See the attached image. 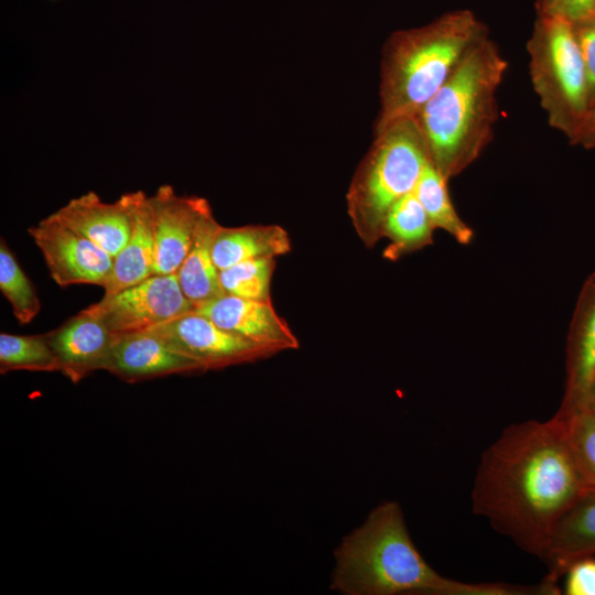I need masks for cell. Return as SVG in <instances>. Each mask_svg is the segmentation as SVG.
Segmentation results:
<instances>
[{"label":"cell","mask_w":595,"mask_h":595,"mask_svg":"<svg viewBox=\"0 0 595 595\" xmlns=\"http://www.w3.org/2000/svg\"><path fill=\"white\" fill-rule=\"evenodd\" d=\"M507 69V60L488 36L414 116L430 163L448 181L473 164L493 140L497 91Z\"/></svg>","instance_id":"3"},{"label":"cell","mask_w":595,"mask_h":595,"mask_svg":"<svg viewBox=\"0 0 595 595\" xmlns=\"http://www.w3.org/2000/svg\"><path fill=\"white\" fill-rule=\"evenodd\" d=\"M487 37L486 25L469 10L447 12L425 25L393 32L382 50L376 131L414 117Z\"/></svg>","instance_id":"4"},{"label":"cell","mask_w":595,"mask_h":595,"mask_svg":"<svg viewBox=\"0 0 595 595\" xmlns=\"http://www.w3.org/2000/svg\"><path fill=\"white\" fill-rule=\"evenodd\" d=\"M28 232L60 286L95 284L104 289L113 266V257L107 251L51 216Z\"/></svg>","instance_id":"9"},{"label":"cell","mask_w":595,"mask_h":595,"mask_svg":"<svg viewBox=\"0 0 595 595\" xmlns=\"http://www.w3.org/2000/svg\"><path fill=\"white\" fill-rule=\"evenodd\" d=\"M105 370L127 382L204 371L147 331L116 334Z\"/></svg>","instance_id":"14"},{"label":"cell","mask_w":595,"mask_h":595,"mask_svg":"<svg viewBox=\"0 0 595 595\" xmlns=\"http://www.w3.org/2000/svg\"><path fill=\"white\" fill-rule=\"evenodd\" d=\"M331 588L346 595H529L545 594L541 583H469L445 577L422 556L397 501L377 506L335 551Z\"/></svg>","instance_id":"2"},{"label":"cell","mask_w":595,"mask_h":595,"mask_svg":"<svg viewBox=\"0 0 595 595\" xmlns=\"http://www.w3.org/2000/svg\"><path fill=\"white\" fill-rule=\"evenodd\" d=\"M223 329L263 346L274 354L298 349L300 344L271 301H255L224 294L195 307Z\"/></svg>","instance_id":"11"},{"label":"cell","mask_w":595,"mask_h":595,"mask_svg":"<svg viewBox=\"0 0 595 595\" xmlns=\"http://www.w3.org/2000/svg\"><path fill=\"white\" fill-rule=\"evenodd\" d=\"M153 215L155 274L177 273L209 202L198 196H180L173 186L161 185L150 196Z\"/></svg>","instance_id":"10"},{"label":"cell","mask_w":595,"mask_h":595,"mask_svg":"<svg viewBox=\"0 0 595 595\" xmlns=\"http://www.w3.org/2000/svg\"><path fill=\"white\" fill-rule=\"evenodd\" d=\"M219 225L208 205L198 221L191 248L177 271L181 289L195 307L225 294L213 255L214 238Z\"/></svg>","instance_id":"18"},{"label":"cell","mask_w":595,"mask_h":595,"mask_svg":"<svg viewBox=\"0 0 595 595\" xmlns=\"http://www.w3.org/2000/svg\"><path fill=\"white\" fill-rule=\"evenodd\" d=\"M554 416L563 422L580 467L595 490V415L582 408L569 413L555 412Z\"/></svg>","instance_id":"25"},{"label":"cell","mask_w":595,"mask_h":595,"mask_svg":"<svg viewBox=\"0 0 595 595\" xmlns=\"http://www.w3.org/2000/svg\"><path fill=\"white\" fill-rule=\"evenodd\" d=\"M434 230L415 192H410L394 203L385 217L381 234L389 244L383 250V258L397 261L422 250L433 244Z\"/></svg>","instance_id":"20"},{"label":"cell","mask_w":595,"mask_h":595,"mask_svg":"<svg viewBox=\"0 0 595 595\" xmlns=\"http://www.w3.org/2000/svg\"><path fill=\"white\" fill-rule=\"evenodd\" d=\"M414 192L435 229L445 231L459 245L472 242L474 231L452 202L448 180L431 163L425 166Z\"/></svg>","instance_id":"21"},{"label":"cell","mask_w":595,"mask_h":595,"mask_svg":"<svg viewBox=\"0 0 595 595\" xmlns=\"http://www.w3.org/2000/svg\"><path fill=\"white\" fill-rule=\"evenodd\" d=\"M429 163L426 147L414 117L396 120L376 131V138L360 161L346 194L349 219L367 248L382 239L388 210L415 190Z\"/></svg>","instance_id":"5"},{"label":"cell","mask_w":595,"mask_h":595,"mask_svg":"<svg viewBox=\"0 0 595 595\" xmlns=\"http://www.w3.org/2000/svg\"><path fill=\"white\" fill-rule=\"evenodd\" d=\"M595 556V490L583 496L558 522L543 562L547 581L556 584L575 561Z\"/></svg>","instance_id":"17"},{"label":"cell","mask_w":595,"mask_h":595,"mask_svg":"<svg viewBox=\"0 0 595 595\" xmlns=\"http://www.w3.org/2000/svg\"><path fill=\"white\" fill-rule=\"evenodd\" d=\"M131 215L130 236L113 258L105 294H113L155 274L153 215L150 196L143 191L122 194Z\"/></svg>","instance_id":"16"},{"label":"cell","mask_w":595,"mask_h":595,"mask_svg":"<svg viewBox=\"0 0 595 595\" xmlns=\"http://www.w3.org/2000/svg\"><path fill=\"white\" fill-rule=\"evenodd\" d=\"M572 144L580 145L587 150H595V106L589 110Z\"/></svg>","instance_id":"29"},{"label":"cell","mask_w":595,"mask_h":595,"mask_svg":"<svg viewBox=\"0 0 595 595\" xmlns=\"http://www.w3.org/2000/svg\"><path fill=\"white\" fill-rule=\"evenodd\" d=\"M591 490L565 426L553 415L505 428L483 452L470 498L475 515L543 560L558 522Z\"/></svg>","instance_id":"1"},{"label":"cell","mask_w":595,"mask_h":595,"mask_svg":"<svg viewBox=\"0 0 595 595\" xmlns=\"http://www.w3.org/2000/svg\"><path fill=\"white\" fill-rule=\"evenodd\" d=\"M595 379V271L585 280L573 312L565 347V381L556 412L585 408Z\"/></svg>","instance_id":"12"},{"label":"cell","mask_w":595,"mask_h":595,"mask_svg":"<svg viewBox=\"0 0 595 595\" xmlns=\"http://www.w3.org/2000/svg\"><path fill=\"white\" fill-rule=\"evenodd\" d=\"M86 310L115 334L144 331L195 310L177 273L153 274L102 299Z\"/></svg>","instance_id":"7"},{"label":"cell","mask_w":595,"mask_h":595,"mask_svg":"<svg viewBox=\"0 0 595 595\" xmlns=\"http://www.w3.org/2000/svg\"><path fill=\"white\" fill-rule=\"evenodd\" d=\"M527 52L531 85L548 122L572 144L589 112L586 72L572 22L538 17Z\"/></svg>","instance_id":"6"},{"label":"cell","mask_w":595,"mask_h":595,"mask_svg":"<svg viewBox=\"0 0 595 595\" xmlns=\"http://www.w3.org/2000/svg\"><path fill=\"white\" fill-rule=\"evenodd\" d=\"M88 238L113 258L126 245L131 231V215L123 195L106 203L93 191L71 199L50 215Z\"/></svg>","instance_id":"15"},{"label":"cell","mask_w":595,"mask_h":595,"mask_svg":"<svg viewBox=\"0 0 595 595\" xmlns=\"http://www.w3.org/2000/svg\"><path fill=\"white\" fill-rule=\"evenodd\" d=\"M290 250V236L279 225H219L214 238L213 255L216 267L223 270L246 260L283 256Z\"/></svg>","instance_id":"19"},{"label":"cell","mask_w":595,"mask_h":595,"mask_svg":"<svg viewBox=\"0 0 595 595\" xmlns=\"http://www.w3.org/2000/svg\"><path fill=\"white\" fill-rule=\"evenodd\" d=\"M275 258H260L238 262L219 270L225 294L255 301H271V282Z\"/></svg>","instance_id":"24"},{"label":"cell","mask_w":595,"mask_h":595,"mask_svg":"<svg viewBox=\"0 0 595 595\" xmlns=\"http://www.w3.org/2000/svg\"><path fill=\"white\" fill-rule=\"evenodd\" d=\"M538 17H558L572 23L595 14V0H537Z\"/></svg>","instance_id":"27"},{"label":"cell","mask_w":595,"mask_h":595,"mask_svg":"<svg viewBox=\"0 0 595 595\" xmlns=\"http://www.w3.org/2000/svg\"><path fill=\"white\" fill-rule=\"evenodd\" d=\"M170 349L196 361L204 371L252 363L274 353L234 335L192 311L144 329Z\"/></svg>","instance_id":"8"},{"label":"cell","mask_w":595,"mask_h":595,"mask_svg":"<svg viewBox=\"0 0 595 595\" xmlns=\"http://www.w3.org/2000/svg\"><path fill=\"white\" fill-rule=\"evenodd\" d=\"M0 291L20 324L32 322L39 314L41 301L35 288L3 238L0 241Z\"/></svg>","instance_id":"23"},{"label":"cell","mask_w":595,"mask_h":595,"mask_svg":"<svg viewBox=\"0 0 595 595\" xmlns=\"http://www.w3.org/2000/svg\"><path fill=\"white\" fill-rule=\"evenodd\" d=\"M60 371L46 333L36 335L0 334V371Z\"/></svg>","instance_id":"22"},{"label":"cell","mask_w":595,"mask_h":595,"mask_svg":"<svg viewBox=\"0 0 595 595\" xmlns=\"http://www.w3.org/2000/svg\"><path fill=\"white\" fill-rule=\"evenodd\" d=\"M46 335L58 361L60 372L73 382L96 370H105L116 336L86 309Z\"/></svg>","instance_id":"13"},{"label":"cell","mask_w":595,"mask_h":595,"mask_svg":"<svg viewBox=\"0 0 595 595\" xmlns=\"http://www.w3.org/2000/svg\"><path fill=\"white\" fill-rule=\"evenodd\" d=\"M585 408H587L595 415V379L591 385Z\"/></svg>","instance_id":"30"},{"label":"cell","mask_w":595,"mask_h":595,"mask_svg":"<svg viewBox=\"0 0 595 595\" xmlns=\"http://www.w3.org/2000/svg\"><path fill=\"white\" fill-rule=\"evenodd\" d=\"M572 24L586 72L591 110L595 106V14Z\"/></svg>","instance_id":"26"},{"label":"cell","mask_w":595,"mask_h":595,"mask_svg":"<svg viewBox=\"0 0 595 595\" xmlns=\"http://www.w3.org/2000/svg\"><path fill=\"white\" fill-rule=\"evenodd\" d=\"M564 594L595 595V558L586 556L572 563L564 573Z\"/></svg>","instance_id":"28"}]
</instances>
